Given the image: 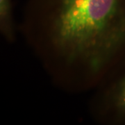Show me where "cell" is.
<instances>
[{"mask_svg": "<svg viewBox=\"0 0 125 125\" xmlns=\"http://www.w3.org/2000/svg\"><path fill=\"white\" fill-rule=\"evenodd\" d=\"M20 30L67 93H91L125 67V0H27Z\"/></svg>", "mask_w": 125, "mask_h": 125, "instance_id": "cell-1", "label": "cell"}, {"mask_svg": "<svg viewBox=\"0 0 125 125\" xmlns=\"http://www.w3.org/2000/svg\"><path fill=\"white\" fill-rule=\"evenodd\" d=\"M88 112L101 125H125V67L91 93Z\"/></svg>", "mask_w": 125, "mask_h": 125, "instance_id": "cell-2", "label": "cell"}, {"mask_svg": "<svg viewBox=\"0 0 125 125\" xmlns=\"http://www.w3.org/2000/svg\"><path fill=\"white\" fill-rule=\"evenodd\" d=\"M17 30L14 20L13 0H0V33L7 42L16 40Z\"/></svg>", "mask_w": 125, "mask_h": 125, "instance_id": "cell-3", "label": "cell"}]
</instances>
